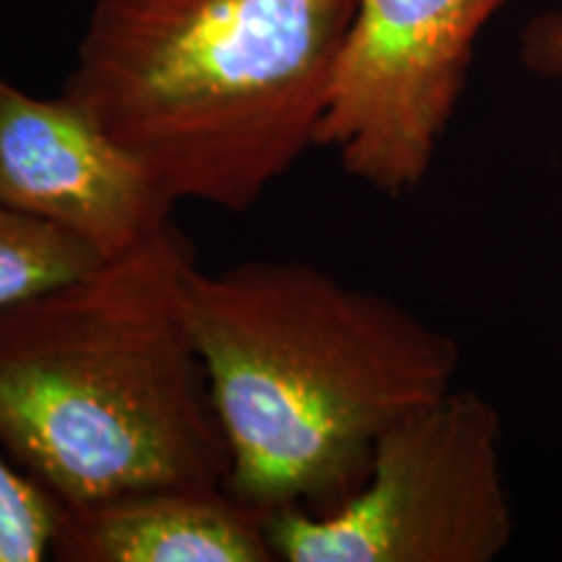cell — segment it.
<instances>
[{"mask_svg": "<svg viewBox=\"0 0 562 562\" xmlns=\"http://www.w3.org/2000/svg\"><path fill=\"white\" fill-rule=\"evenodd\" d=\"M508 0H357L315 146L385 195L430 172L476 40Z\"/></svg>", "mask_w": 562, "mask_h": 562, "instance_id": "5", "label": "cell"}, {"mask_svg": "<svg viewBox=\"0 0 562 562\" xmlns=\"http://www.w3.org/2000/svg\"><path fill=\"white\" fill-rule=\"evenodd\" d=\"M186 313L250 508L331 513L393 422L456 385L461 347L385 294L305 261L186 273Z\"/></svg>", "mask_w": 562, "mask_h": 562, "instance_id": "1", "label": "cell"}, {"mask_svg": "<svg viewBox=\"0 0 562 562\" xmlns=\"http://www.w3.org/2000/svg\"><path fill=\"white\" fill-rule=\"evenodd\" d=\"M178 229L0 311V451L60 505L227 487Z\"/></svg>", "mask_w": 562, "mask_h": 562, "instance_id": "2", "label": "cell"}, {"mask_svg": "<svg viewBox=\"0 0 562 562\" xmlns=\"http://www.w3.org/2000/svg\"><path fill=\"white\" fill-rule=\"evenodd\" d=\"M60 562H271L269 516L227 487H151L63 505Z\"/></svg>", "mask_w": 562, "mask_h": 562, "instance_id": "7", "label": "cell"}, {"mask_svg": "<svg viewBox=\"0 0 562 562\" xmlns=\"http://www.w3.org/2000/svg\"><path fill=\"white\" fill-rule=\"evenodd\" d=\"M357 0H94L63 97L172 203L248 211L315 146Z\"/></svg>", "mask_w": 562, "mask_h": 562, "instance_id": "3", "label": "cell"}, {"mask_svg": "<svg viewBox=\"0 0 562 562\" xmlns=\"http://www.w3.org/2000/svg\"><path fill=\"white\" fill-rule=\"evenodd\" d=\"M100 263L102 258L68 232L0 206V311Z\"/></svg>", "mask_w": 562, "mask_h": 562, "instance_id": "8", "label": "cell"}, {"mask_svg": "<svg viewBox=\"0 0 562 562\" xmlns=\"http://www.w3.org/2000/svg\"><path fill=\"white\" fill-rule=\"evenodd\" d=\"M521 60L531 74L562 79V11H544L526 24Z\"/></svg>", "mask_w": 562, "mask_h": 562, "instance_id": "10", "label": "cell"}, {"mask_svg": "<svg viewBox=\"0 0 562 562\" xmlns=\"http://www.w3.org/2000/svg\"><path fill=\"white\" fill-rule=\"evenodd\" d=\"M513 531L501 412L456 385L393 422L368 482L339 508L269 516L286 562H490Z\"/></svg>", "mask_w": 562, "mask_h": 562, "instance_id": "4", "label": "cell"}, {"mask_svg": "<svg viewBox=\"0 0 562 562\" xmlns=\"http://www.w3.org/2000/svg\"><path fill=\"white\" fill-rule=\"evenodd\" d=\"M0 206L112 261L170 232L175 203L66 97L40 100L0 79Z\"/></svg>", "mask_w": 562, "mask_h": 562, "instance_id": "6", "label": "cell"}, {"mask_svg": "<svg viewBox=\"0 0 562 562\" xmlns=\"http://www.w3.org/2000/svg\"><path fill=\"white\" fill-rule=\"evenodd\" d=\"M63 505L0 451V562H42L53 554Z\"/></svg>", "mask_w": 562, "mask_h": 562, "instance_id": "9", "label": "cell"}]
</instances>
